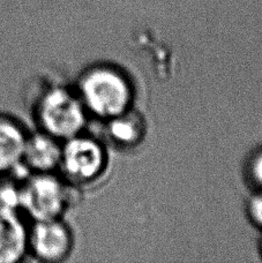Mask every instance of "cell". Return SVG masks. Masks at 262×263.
<instances>
[{
	"label": "cell",
	"instance_id": "obj_1",
	"mask_svg": "<svg viewBox=\"0 0 262 263\" xmlns=\"http://www.w3.org/2000/svg\"><path fill=\"white\" fill-rule=\"evenodd\" d=\"M82 104L101 118L112 119L127 112L132 89L118 70L97 67L87 72L80 82Z\"/></svg>",
	"mask_w": 262,
	"mask_h": 263
},
{
	"label": "cell",
	"instance_id": "obj_2",
	"mask_svg": "<svg viewBox=\"0 0 262 263\" xmlns=\"http://www.w3.org/2000/svg\"><path fill=\"white\" fill-rule=\"evenodd\" d=\"M35 114L41 130L58 140L78 135L86 124L82 102L62 87L50 88L42 93Z\"/></svg>",
	"mask_w": 262,
	"mask_h": 263
},
{
	"label": "cell",
	"instance_id": "obj_3",
	"mask_svg": "<svg viewBox=\"0 0 262 263\" xmlns=\"http://www.w3.org/2000/svg\"><path fill=\"white\" fill-rule=\"evenodd\" d=\"M66 199L62 181L51 172L29 173L18 181V210L34 222L59 218Z\"/></svg>",
	"mask_w": 262,
	"mask_h": 263
},
{
	"label": "cell",
	"instance_id": "obj_4",
	"mask_svg": "<svg viewBox=\"0 0 262 263\" xmlns=\"http://www.w3.org/2000/svg\"><path fill=\"white\" fill-rule=\"evenodd\" d=\"M65 141L60 165L69 179L85 182L100 175L104 166V152L100 143L79 134Z\"/></svg>",
	"mask_w": 262,
	"mask_h": 263
},
{
	"label": "cell",
	"instance_id": "obj_5",
	"mask_svg": "<svg viewBox=\"0 0 262 263\" xmlns=\"http://www.w3.org/2000/svg\"><path fill=\"white\" fill-rule=\"evenodd\" d=\"M71 233L59 218L36 220L28 228V255L43 262H59L68 255Z\"/></svg>",
	"mask_w": 262,
	"mask_h": 263
},
{
	"label": "cell",
	"instance_id": "obj_6",
	"mask_svg": "<svg viewBox=\"0 0 262 263\" xmlns=\"http://www.w3.org/2000/svg\"><path fill=\"white\" fill-rule=\"evenodd\" d=\"M28 132L16 117L0 111V177L22 178V164ZM28 171V170H27Z\"/></svg>",
	"mask_w": 262,
	"mask_h": 263
},
{
	"label": "cell",
	"instance_id": "obj_7",
	"mask_svg": "<svg viewBox=\"0 0 262 263\" xmlns=\"http://www.w3.org/2000/svg\"><path fill=\"white\" fill-rule=\"evenodd\" d=\"M28 255V228L17 209L0 204V263H18Z\"/></svg>",
	"mask_w": 262,
	"mask_h": 263
},
{
	"label": "cell",
	"instance_id": "obj_8",
	"mask_svg": "<svg viewBox=\"0 0 262 263\" xmlns=\"http://www.w3.org/2000/svg\"><path fill=\"white\" fill-rule=\"evenodd\" d=\"M62 145L58 139L41 130L28 134L22 164L30 173H48L60 165Z\"/></svg>",
	"mask_w": 262,
	"mask_h": 263
},
{
	"label": "cell",
	"instance_id": "obj_9",
	"mask_svg": "<svg viewBox=\"0 0 262 263\" xmlns=\"http://www.w3.org/2000/svg\"><path fill=\"white\" fill-rule=\"evenodd\" d=\"M109 132L111 138L118 143L132 144L138 141L141 134V127L137 120L124 114L111 119Z\"/></svg>",
	"mask_w": 262,
	"mask_h": 263
},
{
	"label": "cell",
	"instance_id": "obj_10",
	"mask_svg": "<svg viewBox=\"0 0 262 263\" xmlns=\"http://www.w3.org/2000/svg\"><path fill=\"white\" fill-rule=\"evenodd\" d=\"M249 213L253 222L262 228V194L255 195L250 201Z\"/></svg>",
	"mask_w": 262,
	"mask_h": 263
},
{
	"label": "cell",
	"instance_id": "obj_11",
	"mask_svg": "<svg viewBox=\"0 0 262 263\" xmlns=\"http://www.w3.org/2000/svg\"><path fill=\"white\" fill-rule=\"evenodd\" d=\"M251 171L255 181L262 186V153L253 159L251 165Z\"/></svg>",
	"mask_w": 262,
	"mask_h": 263
}]
</instances>
